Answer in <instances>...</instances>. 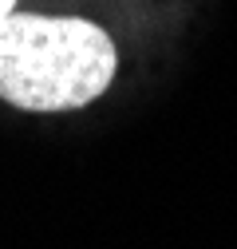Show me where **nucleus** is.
Returning <instances> with one entry per match:
<instances>
[{
	"label": "nucleus",
	"mask_w": 237,
	"mask_h": 249,
	"mask_svg": "<svg viewBox=\"0 0 237 249\" xmlns=\"http://www.w3.org/2000/svg\"><path fill=\"white\" fill-rule=\"evenodd\" d=\"M115 44L79 16L8 12L0 20V99L20 111H71L115 79Z\"/></svg>",
	"instance_id": "f257e3e1"
},
{
	"label": "nucleus",
	"mask_w": 237,
	"mask_h": 249,
	"mask_svg": "<svg viewBox=\"0 0 237 249\" xmlns=\"http://www.w3.org/2000/svg\"><path fill=\"white\" fill-rule=\"evenodd\" d=\"M8 12H16V0H0V20H4Z\"/></svg>",
	"instance_id": "f03ea898"
}]
</instances>
